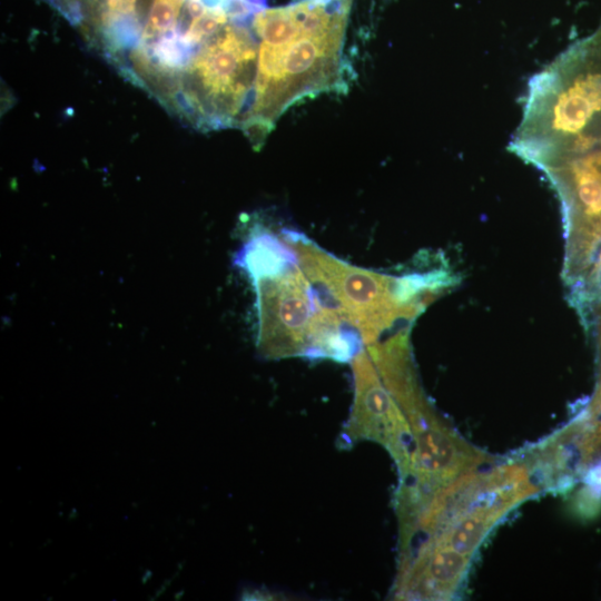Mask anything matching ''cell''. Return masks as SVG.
Masks as SVG:
<instances>
[{
	"mask_svg": "<svg viewBox=\"0 0 601 601\" xmlns=\"http://www.w3.org/2000/svg\"><path fill=\"white\" fill-rule=\"evenodd\" d=\"M235 264L247 273L255 289L257 345L264 356L349 362L361 351L358 336L324 312L282 231L253 230Z\"/></svg>",
	"mask_w": 601,
	"mask_h": 601,
	"instance_id": "1",
	"label": "cell"
},
{
	"mask_svg": "<svg viewBox=\"0 0 601 601\" xmlns=\"http://www.w3.org/2000/svg\"><path fill=\"white\" fill-rule=\"evenodd\" d=\"M352 363L354 401L343 437L385 445L402 469L411 455L413 426L426 407L408 366L406 335L366 345Z\"/></svg>",
	"mask_w": 601,
	"mask_h": 601,
	"instance_id": "2",
	"label": "cell"
},
{
	"mask_svg": "<svg viewBox=\"0 0 601 601\" xmlns=\"http://www.w3.org/2000/svg\"><path fill=\"white\" fill-rule=\"evenodd\" d=\"M283 234L300 266L326 287L366 345L375 343L397 318L413 317L421 308V295L436 287V279L430 276L395 277L367 270L338 259L299 231L283 229Z\"/></svg>",
	"mask_w": 601,
	"mask_h": 601,
	"instance_id": "3",
	"label": "cell"
},
{
	"mask_svg": "<svg viewBox=\"0 0 601 601\" xmlns=\"http://www.w3.org/2000/svg\"><path fill=\"white\" fill-rule=\"evenodd\" d=\"M93 14L115 43H122V37L130 41L136 35L137 11L140 0H88Z\"/></svg>",
	"mask_w": 601,
	"mask_h": 601,
	"instance_id": "4",
	"label": "cell"
},
{
	"mask_svg": "<svg viewBox=\"0 0 601 601\" xmlns=\"http://www.w3.org/2000/svg\"><path fill=\"white\" fill-rule=\"evenodd\" d=\"M585 236H590V239H592L593 242H597V240L601 239V224H599L595 228H593ZM597 270H599L601 273V247L598 250Z\"/></svg>",
	"mask_w": 601,
	"mask_h": 601,
	"instance_id": "5",
	"label": "cell"
},
{
	"mask_svg": "<svg viewBox=\"0 0 601 601\" xmlns=\"http://www.w3.org/2000/svg\"><path fill=\"white\" fill-rule=\"evenodd\" d=\"M591 480L601 486V464L593 470Z\"/></svg>",
	"mask_w": 601,
	"mask_h": 601,
	"instance_id": "6",
	"label": "cell"
},
{
	"mask_svg": "<svg viewBox=\"0 0 601 601\" xmlns=\"http://www.w3.org/2000/svg\"><path fill=\"white\" fill-rule=\"evenodd\" d=\"M597 436H599V439H600V441H601V423H600V425H599Z\"/></svg>",
	"mask_w": 601,
	"mask_h": 601,
	"instance_id": "7",
	"label": "cell"
}]
</instances>
